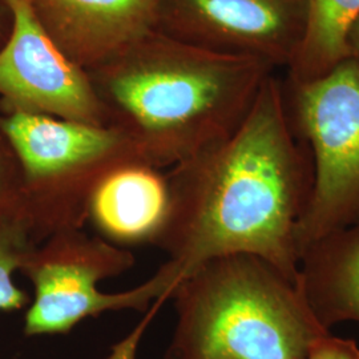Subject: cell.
Segmentation results:
<instances>
[{"label": "cell", "mask_w": 359, "mask_h": 359, "mask_svg": "<svg viewBox=\"0 0 359 359\" xmlns=\"http://www.w3.org/2000/svg\"><path fill=\"white\" fill-rule=\"evenodd\" d=\"M295 136L308 147L313 187L297 231L309 245L359 222V65L347 57L327 74L285 90Z\"/></svg>", "instance_id": "obj_6"}, {"label": "cell", "mask_w": 359, "mask_h": 359, "mask_svg": "<svg viewBox=\"0 0 359 359\" xmlns=\"http://www.w3.org/2000/svg\"><path fill=\"white\" fill-rule=\"evenodd\" d=\"M347 55L359 65V15L348 29L346 40Z\"/></svg>", "instance_id": "obj_16"}, {"label": "cell", "mask_w": 359, "mask_h": 359, "mask_svg": "<svg viewBox=\"0 0 359 359\" xmlns=\"http://www.w3.org/2000/svg\"><path fill=\"white\" fill-rule=\"evenodd\" d=\"M55 44L80 68L104 65L149 35L160 0H29Z\"/></svg>", "instance_id": "obj_9"}, {"label": "cell", "mask_w": 359, "mask_h": 359, "mask_svg": "<svg viewBox=\"0 0 359 359\" xmlns=\"http://www.w3.org/2000/svg\"><path fill=\"white\" fill-rule=\"evenodd\" d=\"M129 249L111 244L83 229L59 231L35 245L22 266L34 286L25 317L27 337L69 333L80 322L107 311L154 310L170 298L180 276L169 262L147 283L121 293H103L99 283L135 266ZM154 310L145 325L154 316ZM144 325V327H145Z\"/></svg>", "instance_id": "obj_5"}, {"label": "cell", "mask_w": 359, "mask_h": 359, "mask_svg": "<svg viewBox=\"0 0 359 359\" xmlns=\"http://www.w3.org/2000/svg\"><path fill=\"white\" fill-rule=\"evenodd\" d=\"M169 209L167 173L145 163L116 169L90 197L87 222L97 236L129 249L154 246Z\"/></svg>", "instance_id": "obj_10"}, {"label": "cell", "mask_w": 359, "mask_h": 359, "mask_svg": "<svg viewBox=\"0 0 359 359\" xmlns=\"http://www.w3.org/2000/svg\"><path fill=\"white\" fill-rule=\"evenodd\" d=\"M36 243L20 213H0V311L20 310L29 297L16 283L13 273L22 269Z\"/></svg>", "instance_id": "obj_13"}, {"label": "cell", "mask_w": 359, "mask_h": 359, "mask_svg": "<svg viewBox=\"0 0 359 359\" xmlns=\"http://www.w3.org/2000/svg\"><path fill=\"white\" fill-rule=\"evenodd\" d=\"M0 133L18 163L20 212L36 244L59 231L83 229L99 184L118 168L145 163L114 126L13 111L0 116Z\"/></svg>", "instance_id": "obj_4"}, {"label": "cell", "mask_w": 359, "mask_h": 359, "mask_svg": "<svg viewBox=\"0 0 359 359\" xmlns=\"http://www.w3.org/2000/svg\"><path fill=\"white\" fill-rule=\"evenodd\" d=\"M297 285L325 329L359 325V222L309 245Z\"/></svg>", "instance_id": "obj_11"}, {"label": "cell", "mask_w": 359, "mask_h": 359, "mask_svg": "<svg viewBox=\"0 0 359 359\" xmlns=\"http://www.w3.org/2000/svg\"><path fill=\"white\" fill-rule=\"evenodd\" d=\"M167 177L169 209L154 246L167 253L180 281L212 259L248 255L297 283V231L313 164L276 77L264 81L238 128L175 165Z\"/></svg>", "instance_id": "obj_1"}, {"label": "cell", "mask_w": 359, "mask_h": 359, "mask_svg": "<svg viewBox=\"0 0 359 359\" xmlns=\"http://www.w3.org/2000/svg\"><path fill=\"white\" fill-rule=\"evenodd\" d=\"M13 29L0 50V97L8 112L111 126L92 81L55 44L29 0H4Z\"/></svg>", "instance_id": "obj_7"}, {"label": "cell", "mask_w": 359, "mask_h": 359, "mask_svg": "<svg viewBox=\"0 0 359 359\" xmlns=\"http://www.w3.org/2000/svg\"><path fill=\"white\" fill-rule=\"evenodd\" d=\"M0 213L20 212V173L0 154Z\"/></svg>", "instance_id": "obj_15"}, {"label": "cell", "mask_w": 359, "mask_h": 359, "mask_svg": "<svg viewBox=\"0 0 359 359\" xmlns=\"http://www.w3.org/2000/svg\"><path fill=\"white\" fill-rule=\"evenodd\" d=\"M305 359H359V346L353 338L323 334L309 348Z\"/></svg>", "instance_id": "obj_14"}, {"label": "cell", "mask_w": 359, "mask_h": 359, "mask_svg": "<svg viewBox=\"0 0 359 359\" xmlns=\"http://www.w3.org/2000/svg\"><path fill=\"white\" fill-rule=\"evenodd\" d=\"M104 65L93 87L111 126L157 168L175 167L226 139L274 69L152 32Z\"/></svg>", "instance_id": "obj_2"}, {"label": "cell", "mask_w": 359, "mask_h": 359, "mask_svg": "<svg viewBox=\"0 0 359 359\" xmlns=\"http://www.w3.org/2000/svg\"><path fill=\"white\" fill-rule=\"evenodd\" d=\"M0 4H1V0H0Z\"/></svg>", "instance_id": "obj_17"}, {"label": "cell", "mask_w": 359, "mask_h": 359, "mask_svg": "<svg viewBox=\"0 0 359 359\" xmlns=\"http://www.w3.org/2000/svg\"><path fill=\"white\" fill-rule=\"evenodd\" d=\"M169 36L210 51L290 67L308 26V0H160Z\"/></svg>", "instance_id": "obj_8"}, {"label": "cell", "mask_w": 359, "mask_h": 359, "mask_svg": "<svg viewBox=\"0 0 359 359\" xmlns=\"http://www.w3.org/2000/svg\"><path fill=\"white\" fill-rule=\"evenodd\" d=\"M359 15V0H308V26L290 65L292 84L327 74L348 57V29Z\"/></svg>", "instance_id": "obj_12"}, {"label": "cell", "mask_w": 359, "mask_h": 359, "mask_svg": "<svg viewBox=\"0 0 359 359\" xmlns=\"http://www.w3.org/2000/svg\"><path fill=\"white\" fill-rule=\"evenodd\" d=\"M170 298L176 323L164 359H305L330 333L299 286L258 257L212 259Z\"/></svg>", "instance_id": "obj_3"}]
</instances>
